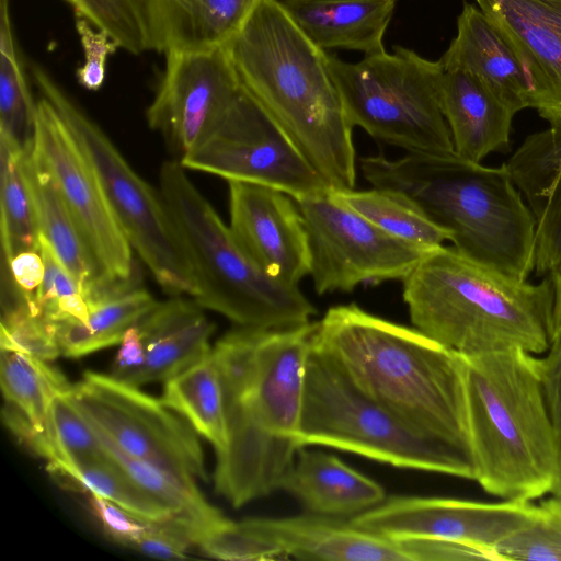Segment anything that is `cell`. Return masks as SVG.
Listing matches in <instances>:
<instances>
[{
	"label": "cell",
	"mask_w": 561,
	"mask_h": 561,
	"mask_svg": "<svg viewBox=\"0 0 561 561\" xmlns=\"http://www.w3.org/2000/svg\"><path fill=\"white\" fill-rule=\"evenodd\" d=\"M317 322L237 327L213 346L227 440L216 453V492L233 507L270 495L298 450L306 369Z\"/></svg>",
	"instance_id": "6da1fadb"
},
{
	"label": "cell",
	"mask_w": 561,
	"mask_h": 561,
	"mask_svg": "<svg viewBox=\"0 0 561 561\" xmlns=\"http://www.w3.org/2000/svg\"><path fill=\"white\" fill-rule=\"evenodd\" d=\"M312 350L365 396L473 460L462 355L355 304L328 309Z\"/></svg>",
	"instance_id": "7a4b0ae2"
},
{
	"label": "cell",
	"mask_w": 561,
	"mask_h": 561,
	"mask_svg": "<svg viewBox=\"0 0 561 561\" xmlns=\"http://www.w3.org/2000/svg\"><path fill=\"white\" fill-rule=\"evenodd\" d=\"M241 87L332 191L356 184L353 126L316 45L276 0H260L226 45Z\"/></svg>",
	"instance_id": "3957f363"
},
{
	"label": "cell",
	"mask_w": 561,
	"mask_h": 561,
	"mask_svg": "<svg viewBox=\"0 0 561 561\" xmlns=\"http://www.w3.org/2000/svg\"><path fill=\"white\" fill-rule=\"evenodd\" d=\"M371 187L399 192L451 234L462 255L519 279L535 270L537 219L506 167L455 152L359 159Z\"/></svg>",
	"instance_id": "277c9868"
},
{
	"label": "cell",
	"mask_w": 561,
	"mask_h": 561,
	"mask_svg": "<svg viewBox=\"0 0 561 561\" xmlns=\"http://www.w3.org/2000/svg\"><path fill=\"white\" fill-rule=\"evenodd\" d=\"M402 284L413 327L462 356L515 347L538 355L549 347L554 328L549 275L533 284L443 245Z\"/></svg>",
	"instance_id": "5b68a950"
},
{
	"label": "cell",
	"mask_w": 561,
	"mask_h": 561,
	"mask_svg": "<svg viewBox=\"0 0 561 561\" xmlns=\"http://www.w3.org/2000/svg\"><path fill=\"white\" fill-rule=\"evenodd\" d=\"M463 359L474 481L502 500L530 501L551 493L559 436L538 358L515 347Z\"/></svg>",
	"instance_id": "8992f818"
},
{
	"label": "cell",
	"mask_w": 561,
	"mask_h": 561,
	"mask_svg": "<svg viewBox=\"0 0 561 561\" xmlns=\"http://www.w3.org/2000/svg\"><path fill=\"white\" fill-rule=\"evenodd\" d=\"M185 170L179 160L164 161L159 191L193 270L192 298L237 327L310 322L317 310L299 287L270 276L248 255Z\"/></svg>",
	"instance_id": "52a82bcc"
},
{
	"label": "cell",
	"mask_w": 561,
	"mask_h": 561,
	"mask_svg": "<svg viewBox=\"0 0 561 561\" xmlns=\"http://www.w3.org/2000/svg\"><path fill=\"white\" fill-rule=\"evenodd\" d=\"M299 442L301 447L328 446L398 468L474 481L471 457L365 396L313 350L306 369Z\"/></svg>",
	"instance_id": "ba28073f"
},
{
	"label": "cell",
	"mask_w": 561,
	"mask_h": 561,
	"mask_svg": "<svg viewBox=\"0 0 561 561\" xmlns=\"http://www.w3.org/2000/svg\"><path fill=\"white\" fill-rule=\"evenodd\" d=\"M329 69L353 127L407 153L454 152L439 102L440 60L394 46L358 62L329 55Z\"/></svg>",
	"instance_id": "9c48e42d"
},
{
	"label": "cell",
	"mask_w": 561,
	"mask_h": 561,
	"mask_svg": "<svg viewBox=\"0 0 561 561\" xmlns=\"http://www.w3.org/2000/svg\"><path fill=\"white\" fill-rule=\"evenodd\" d=\"M31 75L37 93L54 105L94 168L134 252L165 293L193 297V270L160 191L133 169L101 127L46 70L33 65Z\"/></svg>",
	"instance_id": "30bf717a"
},
{
	"label": "cell",
	"mask_w": 561,
	"mask_h": 561,
	"mask_svg": "<svg viewBox=\"0 0 561 561\" xmlns=\"http://www.w3.org/2000/svg\"><path fill=\"white\" fill-rule=\"evenodd\" d=\"M70 394L96 433L118 449L195 480L207 478L198 435L161 398L95 371L84 373Z\"/></svg>",
	"instance_id": "8fae6325"
},
{
	"label": "cell",
	"mask_w": 561,
	"mask_h": 561,
	"mask_svg": "<svg viewBox=\"0 0 561 561\" xmlns=\"http://www.w3.org/2000/svg\"><path fill=\"white\" fill-rule=\"evenodd\" d=\"M188 170L278 190L295 201L329 191L284 130L242 88L217 127L179 159Z\"/></svg>",
	"instance_id": "7c38bea8"
},
{
	"label": "cell",
	"mask_w": 561,
	"mask_h": 561,
	"mask_svg": "<svg viewBox=\"0 0 561 561\" xmlns=\"http://www.w3.org/2000/svg\"><path fill=\"white\" fill-rule=\"evenodd\" d=\"M296 203L309 238V276L318 295L403 280L432 252L388 234L331 190Z\"/></svg>",
	"instance_id": "4fadbf2b"
},
{
	"label": "cell",
	"mask_w": 561,
	"mask_h": 561,
	"mask_svg": "<svg viewBox=\"0 0 561 561\" xmlns=\"http://www.w3.org/2000/svg\"><path fill=\"white\" fill-rule=\"evenodd\" d=\"M31 152L51 175L103 273L112 278L133 275L138 270L134 250L94 168L57 110L42 94L37 98Z\"/></svg>",
	"instance_id": "5bb4252c"
},
{
	"label": "cell",
	"mask_w": 561,
	"mask_h": 561,
	"mask_svg": "<svg viewBox=\"0 0 561 561\" xmlns=\"http://www.w3.org/2000/svg\"><path fill=\"white\" fill-rule=\"evenodd\" d=\"M241 90L226 45L168 51L147 123L181 159L217 127Z\"/></svg>",
	"instance_id": "9a60e30c"
},
{
	"label": "cell",
	"mask_w": 561,
	"mask_h": 561,
	"mask_svg": "<svg viewBox=\"0 0 561 561\" xmlns=\"http://www.w3.org/2000/svg\"><path fill=\"white\" fill-rule=\"evenodd\" d=\"M537 510L526 500L484 503L394 495L352 520L392 539H442L496 551L501 541L535 518Z\"/></svg>",
	"instance_id": "2e32d148"
},
{
	"label": "cell",
	"mask_w": 561,
	"mask_h": 561,
	"mask_svg": "<svg viewBox=\"0 0 561 561\" xmlns=\"http://www.w3.org/2000/svg\"><path fill=\"white\" fill-rule=\"evenodd\" d=\"M229 227L248 255L270 276L297 285L311 271L309 238L296 201L263 185L228 182Z\"/></svg>",
	"instance_id": "e0dca14e"
},
{
	"label": "cell",
	"mask_w": 561,
	"mask_h": 561,
	"mask_svg": "<svg viewBox=\"0 0 561 561\" xmlns=\"http://www.w3.org/2000/svg\"><path fill=\"white\" fill-rule=\"evenodd\" d=\"M516 53L530 80L534 106L561 126V0H474Z\"/></svg>",
	"instance_id": "ac0fdd59"
},
{
	"label": "cell",
	"mask_w": 561,
	"mask_h": 561,
	"mask_svg": "<svg viewBox=\"0 0 561 561\" xmlns=\"http://www.w3.org/2000/svg\"><path fill=\"white\" fill-rule=\"evenodd\" d=\"M252 540L280 557L302 560L411 561L400 539L380 536L352 518L307 513L297 516L257 517L237 522Z\"/></svg>",
	"instance_id": "d6986e66"
},
{
	"label": "cell",
	"mask_w": 561,
	"mask_h": 561,
	"mask_svg": "<svg viewBox=\"0 0 561 561\" xmlns=\"http://www.w3.org/2000/svg\"><path fill=\"white\" fill-rule=\"evenodd\" d=\"M439 60L444 70L477 76L514 114L533 108V88L523 64L479 7L463 2L456 36Z\"/></svg>",
	"instance_id": "ffe728a7"
},
{
	"label": "cell",
	"mask_w": 561,
	"mask_h": 561,
	"mask_svg": "<svg viewBox=\"0 0 561 561\" xmlns=\"http://www.w3.org/2000/svg\"><path fill=\"white\" fill-rule=\"evenodd\" d=\"M203 309L193 298L182 296L159 301L136 324L145 362L125 381L137 387L164 382L208 354L215 325Z\"/></svg>",
	"instance_id": "44dd1931"
},
{
	"label": "cell",
	"mask_w": 561,
	"mask_h": 561,
	"mask_svg": "<svg viewBox=\"0 0 561 561\" xmlns=\"http://www.w3.org/2000/svg\"><path fill=\"white\" fill-rule=\"evenodd\" d=\"M279 490L297 500L307 513L353 518L386 499L383 488L322 450L301 447Z\"/></svg>",
	"instance_id": "7402d4cb"
},
{
	"label": "cell",
	"mask_w": 561,
	"mask_h": 561,
	"mask_svg": "<svg viewBox=\"0 0 561 561\" xmlns=\"http://www.w3.org/2000/svg\"><path fill=\"white\" fill-rule=\"evenodd\" d=\"M140 276L139 268L126 278L104 276L83 293L87 322L55 324L61 356L77 358L121 343L125 332L159 302Z\"/></svg>",
	"instance_id": "603a6c76"
},
{
	"label": "cell",
	"mask_w": 561,
	"mask_h": 561,
	"mask_svg": "<svg viewBox=\"0 0 561 561\" xmlns=\"http://www.w3.org/2000/svg\"><path fill=\"white\" fill-rule=\"evenodd\" d=\"M439 102L456 154L481 162L506 149L515 114L477 76L445 70Z\"/></svg>",
	"instance_id": "cb8c5ba5"
},
{
	"label": "cell",
	"mask_w": 561,
	"mask_h": 561,
	"mask_svg": "<svg viewBox=\"0 0 561 561\" xmlns=\"http://www.w3.org/2000/svg\"><path fill=\"white\" fill-rule=\"evenodd\" d=\"M260 0H145L151 50H206L227 45Z\"/></svg>",
	"instance_id": "d4e9b609"
},
{
	"label": "cell",
	"mask_w": 561,
	"mask_h": 561,
	"mask_svg": "<svg viewBox=\"0 0 561 561\" xmlns=\"http://www.w3.org/2000/svg\"><path fill=\"white\" fill-rule=\"evenodd\" d=\"M0 383L3 422L20 443L48 461L50 402L72 385L47 360L9 350L0 352Z\"/></svg>",
	"instance_id": "484cf974"
},
{
	"label": "cell",
	"mask_w": 561,
	"mask_h": 561,
	"mask_svg": "<svg viewBox=\"0 0 561 561\" xmlns=\"http://www.w3.org/2000/svg\"><path fill=\"white\" fill-rule=\"evenodd\" d=\"M398 0H305L284 5L323 50L343 48L365 56L386 51L385 32Z\"/></svg>",
	"instance_id": "4316f807"
},
{
	"label": "cell",
	"mask_w": 561,
	"mask_h": 561,
	"mask_svg": "<svg viewBox=\"0 0 561 561\" xmlns=\"http://www.w3.org/2000/svg\"><path fill=\"white\" fill-rule=\"evenodd\" d=\"M30 183L41 236L78 284L82 295L106 276L78 222L64 202L51 175L32 154H25Z\"/></svg>",
	"instance_id": "83f0119b"
},
{
	"label": "cell",
	"mask_w": 561,
	"mask_h": 561,
	"mask_svg": "<svg viewBox=\"0 0 561 561\" xmlns=\"http://www.w3.org/2000/svg\"><path fill=\"white\" fill-rule=\"evenodd\" d=\"M161 400L216 453L227 440L222 389L211 351L164 381Z\"/></svg>",
	"instance_id": "f1b7e54d"
},
{
	"label": "cell",
	"mask_w": 561,
	"mask_h": 561,
	"mask_svg": "<svg viewBox=\"0 0 561 561\" xmlns=\"http://www.w3.org/2000/svg\"><path fill=\"white\" fill-rule=\"evenodd\" d=\"M99 437L110 458L137 485L170 507L178 517L195 525L202 536L227 519L203 496L195 479L130 456Z\"/></svg>",
	"instance_id": "f546056e"
},
{
	"label": "cell",
	"mask_w": 561,
	"mask_h": 561,
	"mask_svg": "<svg viewBox=\"0 0 561 561\" xmlns=\"http://www.w3.org/2000/svg\"><path fill=\"white\" fill-rule=\"evenodd\" d=\"M332 192L351 209L404 242L433 251L451 240L447 229L433 221L414 202L399 192L376 187Z\"/></svg>",
	"instance_id": "4dcf8cb0"
},
{
	"label": "cell",
	"mask_w": 561,
	"mask_h": 561,
	"mask_svg": "<svg viewBox=\"0 0 561 561\" xmlns=\"http://www.w3.org/2000/svg\"><path fill=\"white\" fill-rule=\"evenodd\" d=\"M37 113L20 60L11 25L9 0H0V141L28 152Z\"/></svg>",
	"instance_id": "1f68e13d"
},
{
	"label": "cell",
	"mask_w": 561,
	"mask_h": 561,
	"mask_svg": "<svg viewBox=\"0 0 561 561\" xmlns=\"http://www.w3.org/2000/svg\"><path fill=\"white\" fill-rule=\"evenodd\" d=\"M25 151L0 141V230L2 260L39 251V229L25 172Z\"/></svg>",
	"instance_id": "d6a6232c"
},
{
	"label": "cell",
	"mask_w": 561,
	"mask_h": 561,
	"mask_svg": "<svg viewBox=\"0 0 561 561\" xmlns=\"http://www.w3.org/2000/svg\"><path fill=\"white\" fill-rule=\"evenodd\" d=\"M50 473L58 481L99 495L139 518L153 522L180 518L170 507L137 485L108 455Z\"/></svg>",
	"instance_id": "836d02e7"
},
{
	"label": "cell",
	"mask_w": 561,
	"mask_h": 561,
	"mask_svg": "<svg viewBox=\"0 0 561 561\" xmlns=\"http://www.w3.org/2000/svg\"><path fill=\"white\" fill-rule=\"evenodd\" d=\"M504 165L538 221L561 171V126L529 135Z\"/></svg>",
	"instance_id": "e575fe53"
},
{
	"label": "cell",
	"mask_w": 561,
	"mask_h": 561,
	"mask_svg": "<svg viewBox=\"0 0 561 561\" xmlns=\"http://www.w3.org/2000/svg\"><path fill=\"white\" fill-rule=\"evenodd\" d=\"M0 350L15 351L43 360L61 356L56 328L2 272Z\"/></svg>",
	"instance_id": "d590c367"
},
{
	"label": "cell",
	"mask_w": 561,
	"mask_h": 561,
	"mask_svg": "<svg viewBox=\"0 0 561 561\" xmlns=\"http://www.w3.org/2000/svg\"><path fill=\"white\" fill-rule=\"evenodd\" d=\"M71 387L55 393L50 402V458L47 461L49 471L71 468L107 455L96 431L75 404L70 394Z\"/></svg>",
	"instance_id": "8d00e7d4"
},
{
	"label": "cell",
	"mask_w": 561,
	"mask_h": 561,
	"mask_svg": "<svg viewBox=\"0 0 561 561\" xmlns=\"http://www.w3.org/2000/svg\"><path fill=\"white\" fill-rule=\"evenodd\" d=\"M76 15L107 33L121 48L140 55L149 50L145 0H65Z\"/></svg>",
	"instance_id": "74e56055"
},
{
	"label": "cell",
	"mask_w": 561,
	"mask_h": 561,
	"mask_svg": "<svg viewBox=\"0 0 561 561\" xmlns=\"http://www.w3.org/2000/svg\"><path fill=\"white\" fill-rule=\"evenodd\" d=\"M537 507V514L529 524L496 546L501 561H561V497L552 495Z\"/></svg>",
	"instance_id": "f35d334b"
},
{
	"label": "cell",
	"mask_w": 561,
	"mask_h": 561,
	"mask_svg": "<svg viewBox=\"0 0 561 561\" xmlns=\"http://www.w3.org/2000/svg\"><path fill=\"white\" fill-rule=\"evenodd\" d=\"M39 252L45 274L35 294L38 310L54 324L67 321L85 323L89 316L85 299L73 277L42 236Z\"/></svg>",
	"instance_id": "ab89813d"
},
{
	"label": "cell",
	"mask_w": 561,
	"mask_h": 561,
	"mask_svg": "<svg viewBox=\"0 0 561 561\" xmlns=\"http://www.w3.org/2000/svg\"><path fill=\"white\" fill-rule=\"evenodd\" d=\"M76 30L84 55V62L76 73L78 82L90 91H96L104 83L108 56L121 47L107 33L82 16L76 15Z\"/></svg>",
	"instance_id": "60d3db41"
},
{
	"label": "cell",
	"mask_w": 561,
	"mask_h": 561,
	"mask_svg": "<svg viewBox=\"0 0 561 561\" xmlns=\"http://www.w3.org/2000/svg\"><path fill=\"white\" fill-rule=\"evenodd\" d=\"M561 270V171L546 208L537 221L535 271L553 274Z\"/></svg>",
	"instance_id": "b9f144b4"
},
{
	"label": "cell",
	"mask_w": 561,
	"mask_h": 561,
	"mask_svg": "<svg viewBox=\"0 0 561 561\" xmlns=\"http://www.w3.org/2000/svg\"><path fill=\"white\" fill-rule=\"evenodd\" d=\"M88 495L90 510L105 534L114 541L133 548L150 520L134 516L99 495Z\"/></svg>",
	"instance_id": "7bdbcfd3"
},
{
	"label": "cell",
	"mask_w": 561,
	"mask_h": 561,
	"mask_svg": "<svg viewBox=\"0 0 561 561\" xmlns=\"http://www.w3.org/2000/svg\"><path fill=\"white\" fill-rule=\"evenodd\" d=\"M538 369L546 403L558 436H561V331L553 334Z\"/></svg>",
	"instance_id": "ee69618b"
},
{
	"label": "cell",
	"mask_w": 561,
	"mask_h": 561,
	"mask_svg": "<svg viewBox=\"0 0 561 561\" xmlns=\"http://www.w3.org/2000/svg\"><path fill=\"white\" fill-rule=\"evenodd\" d=\"M2 270L9 274L15 287L26 296H35L45 274L39 251L21 252L8 262L2 260Z\"/></svg>",
	"instance_id": "f6af8a7d"
},
{
	"label": "cell",
	"mask_w": 561,
	"mask_h": 561,
	"mask_svg": "<svg viewBox=\"0 0 561 561\" xmlns=\"http://www.w3.org/2000/svg\"><path fill=\"white\" fill-rule=\"evenodd\" d=\"M118 345L111 375L125 381L145 362V348L137 325L125 332Z\"/></svg>",
	"instance_id": "bcb514c9"
},
{
	"label": "cell",
	"mask_w": 561,
	"mask_h": 561,
	"mask_svg": "<svg viewBox=\"0 0 561 561\" xmlns=\"http://www.w3.org/2000/svg\"><path fill=\"white\" fill-rule=\"evenodd\" d=\"M554 287L553 334L561 331V270L550 274ZM552 334V336H553Z\"/></svg>",
	"instance_id": "7dc6e473"
},
{
	"label": "cell",
	"mask_w": 561,
	"mask_h": 561,
	"mask_svg": "<svg viewBox=\"0 0 561 561\" xmlns=\"http://www.w3.org/2000/svg\"><path fill=\"white\" fill-rule=\"evenodd\" d=\"M552 495L561 497V436L559 437V470L556 484L551 492Z\"/></svg>",
	"instance_id": "c3c4849f"
},
{
	"label": "cell",
	"mask_w": 561,
	"mask_h": 561,
	"mask_svg": "<svg viewBox=\"0 0 561 561\" xmlns=\"http://www.w3.org/2000/svg\"><path fill=\"white\" fill-rule=\"evenodd\" d=\"M276 1L279 2L283 5H287V4H290V3H294V2L305 1V0H276Z\"/></svg>",
	"instance_id": "681fc988"
}]
</instances>
